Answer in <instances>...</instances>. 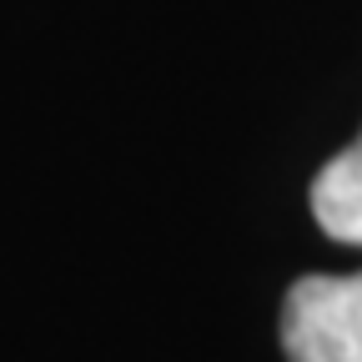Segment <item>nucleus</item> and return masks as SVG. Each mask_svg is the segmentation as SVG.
<instances>
[{
	"label": "nucleus",
	"mask_w": 362,
	"mask_h": 362,
	"mask_svg": "<svg viewBox=\"0 0 362 362\" xmlns=\"http://www.w3.org/2000/svg\"><path fill=\"white\" fill-rule=\"evenodd\" d=\"M312 216L317 226L347 247H362V136L337 151L312 181Z\"/></svg>",
	"instance_id": "obj_2"
},
{
	"label": "nucleus",
	"mask_w": 362,
	"mask_h": 362,
	"mask_svg": "<svg viewBox=\"0 0 362 362\" xmlns=\"http://www.w3.org/2000/svg\"><path fill=\"white\" fill-rule=\"evenodd\" d=\"M287 362H362V272L297 277L282 302Z\"/></svg>",
	"instance_id": "obj_1"
}]
</instances>
